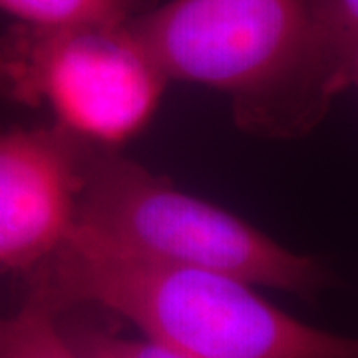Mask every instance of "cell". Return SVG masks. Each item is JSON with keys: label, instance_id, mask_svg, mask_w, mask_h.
<instances>
[{"label": "cell", "instance_id": "cell-1", "mask_svg": "<svg viewBox=\"0 0 358 358\" xmlns=\"http://www.w3.org/2000/svg\"><path fill=\"white\" fill-rule=\"evenodd\" d=\"M24 277L56 315L103 308L187 358H358L357 336L294 319L237 277L124 253L76 229Z\"/></svg>", "mask_w": 358, "mask_h": 358}, {"label": "cell", "instance_id": "cell-2", "mask_svg": "<svg viewBox=\"0 0 358 358\" xmlns=\"http://www.w3.org/2000/svg\"><path fill=\"white\" fill-rule=\"evenodd\" d=\"M72 229L124 253L217 271L299 296H315L334 281L319 259L294 253L241 217L179 192L117 148L84 140Z\"/></svg>", "mask_w": 358, "mask_h": 358}, {"label": "cell", "instance_id": "cell-3", "mask_svg": "<svg viewBox=\"0 0 358 358\" xmlns=\"http://www.w3.org/2000/svg\"><path fill=\"white\" fill-rule=\"evenodd\" d=\"M167 82L128 24L16 22L0 34V94L46 108L54 126L96 145L140 136Z\"/></svg>", "mask_w": 358, "mask_h": 358}, {"label": "cell", "instance_id": "cell-4", "mask_svg": "<svg viewBox=\"0 0 358 358\" xmlns=\"http://www.w3.org/2000/svg\"><path fill=\"white\" fill-rule=\"evenodd\" d=\"M128 26L167 80L229 94L243 129L303 66L313 0H169Z\"/></svg>", "mask_w": 358, "mask_h": 358}, {"label": "cell", "instance_id": "cell-5", "mask_svg": "<svg viewBox=\"0 0 358 358\" xmlns=\"http://www.w3.org/2000/svg\"><path fill=\"white\" fill-rule=\"evenodd\" d=\"M80 145L54 124L0 129V268L30 273L70 233Z\"/></svg>", "mask_w": 358, "mask_h": 358}, {"label": "cell", "instance_id": "cell-6", "mask_svg": "<svg viewBox=\"0 0 358 358\" xmlns=\"http://www.w3.org/2000/svg\"><path fill=\"white\" fill-rule=\"evenodd\" d=\"M357 56L358 0H313V28L303 66L245 131L275 140L308 136L334 100L352 88Z\"/></svg>", "mask_w": 358, "mask_h": 358}, {"label": "cell", "instance_id": "cell-7", "mask_svg": "<svg viewBox=\"0 0 358 358\" xmlns=\"http://www.w3.org/2000/svg\"><path fill=\"white\" fill-rule=\"evenodd\" d=\"M0 358H82L66 338L60 315L32 294L0 313Z\"/></svg>", "mask_w": 358, "mask_h": 358}, {"label": "cell", "instance_id": "cell-8", "mask_svg": "<svg viewBox=\"0 0 358 358\" xmlns=\"http://www.w3.org/2000/svg\"><path fill=\"white\" fill-rule=\"evenodd\" d=\"M157 0H0V10L38 26L128 24Z\"/></svg>", "mask_w": 358, "mask_h": 358}, {"label": "cell", "instance_id": "cell-9", "mask_svg": "<svg viewBox=\"0 0 358 358\" xmlns=\"http://www.w3.org/2000/svg\"><path fill=\"white\" fill-rule=\"evenodd\" d=\"M60 324L82 358H187L150 338H128L82 319L68 320L60 315Z\"/></svg>", "mask_w": 358, "mask_h": 358}, {"label": "cell", "instance_id": "cell-10", "mask_svg": "<svg viewBox=\"0 0 358 358\" xmlns=\"http://www.w3.org/2000/svg\"><path fill=\"white\" fill-rule=\"evenodd\" d=\"M352 86H357L358 88V56L357 62H355V72H352Z\"/></svg>", "mask_w": 358, "mask_h": 358}]
</instances>
